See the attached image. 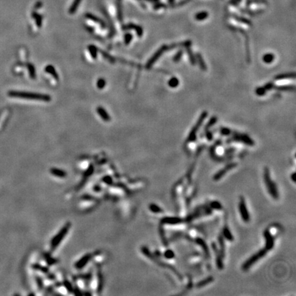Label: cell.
Segmentation results:
<instances>
[{
  "label": "cell",
  "instance_id": "18",
  "mask_svg": "<svg viewBox=\"0 0 296 296\" xmlns=\"http://www.w3.org/2000/svg\"><path fill=\"white\" fill-rule=\"evenodd\" d=\"M28 69H29V71H30V77H32V78L34 79L35 77H36V73H35L34 67L32 66V65L29 64L28 65Z\"/></svg>",
  "mask_w": 296,
  "mask_h": 296
},
{
  "label": "cell",
  "instance_id": "20",
  "mask_svg": "<svg viewBox=\"0 0 296 296\" xmlns=\"http://www.w3.org/2000/svg\"><path fill=\"white\" fill-rule=\"evenodd\" d=\"M150 209H151L153 212H155V213H159V212L162 211V210L160 209V208L158 206L155 205V204L151 205V206H150Z\"/></svg>",
  "mask_w": 296,
  "mask_h": 296
},
{
  "label": "cell",
  "instance_id": "19",
  "mask_svg": "<svg viewBox=\"0 0 296 296\" xmlns=\"http://www.w3.org/2000/svg\"><path fill=\"white\" fill-rule=\"evenodd\" d=\"M165 257L167 258H173L174 257V253L173 251L172 250H167L165 252Z\"/></svg>",
  "mask_w": 296,
  "mask_h": 296
},
{
  "label": "cell",
  "instance_id": "11",
  "mask_svg": "<svg viewBox=\"0 0 296 296\" xmlns=\"http://www.w3.org/2000/svg\"><path fill=\"white\" fill-rule=\"evenodd\" d=\"M86 17L88 19H91L92 20V21H93L95 22H96V23H99L102 25V26H104V22H103L102 20H100L98 18H97L96 17H95L93 15V14H86Z\"/></svg>",
  "mask_w": 296,
  "mask_h": 296
},
{
  "label": "cell",
  "instance_id": "8",
  "mask_svg": "<svg viewBox=\"0 0 296 296\" xmlns=\"http://www.w3.org/2000/svg\"><path fill=\"white\" fill-rule=\"evenodd\" d=\"M82 0H74V2L71 5V6L70 7V8L69 10V12L70 14H74L76 12L77 8H78L79 5L81 2Z\"/></svg>",
  "mask_w": 296,
  "mask_h": 296
},
{
  "label": "cell",
  "instance_id": "6",
  "mask_svg": "<svg viewBox=\"0 0 296 296\" xmlns=\"http://www.w3.org/2000/svg\"><path fill=\"white\" fill-rule=\"evenodd\" d=\"M97 112L99 115V116L101 117L102 119L104 120L105 121H109L110 120V117L108 114V112L105 110V109H103L102 107H97Z\"/></svg>",
  "mask_w": 296,
  "mask_h": 296
},
{
  "label": "cell",
  "instance_id": "21",
  "mask_svg": "<svg viewBox=\"0 0 296 296\" xmlns=\"http://www.w3.org/2000/svg\"><path fill=\"white\" fill-rule=\"evenodd\" d=\"M132 36L130 34H127L125 36V43L126 44H128L131 41V40H132Z\"/></svg>",
  "mask_w": 296,
  "mask_h": 296
},
{
  "label": "cell",
  "instance_id": "1",
  "mask_svg": "<svg viewBox=\"0 0 296 296\" xmlns=\"http://www.w3.org/2000/svg\"><path fill=\"white\" fill-rule=\"evenodd\" d=\"M8 95L11 97H19V98H24L27 99L32 100H38V101L43 102H49L51 100V97L47 95L34 93H28V92H21L12 91L8 93Z\"/></svg>",
  "mask_w": 296,
  "mask_h": 296
},
{
  "label": "cell",
  "instance_id": "22",
  "mask_svg": "<svg viewBox=\"0 0 296 296\" xmlns=\"http://www.w3.org/2000/svg\"><path fill=\"white\" fill-rule=\"evenodd\" d=\"M210 281H211V280H210V278H208V279H206L205 280L202 281V282H200V284H199V285H198V287H202V286H204L206 284H207V283H209L210 282Z\"/></svg>",
  "mask_w": 296,
  "mask_h": 296
},
{
  "label": "cell",
  "instance_id": "4",
  "mask_svg": "<svg viewBox=\"0 0 296 296\" xmlns=\"http://www.w3.org/2000/svg\"><path fill=\"white\" fill-rule=\"evenodd\" d=\"M239 210L243 222L246 223L249 222L250 220V213L248 212L246 205H245V200L243 199V197H241L240 198L239 204Z\"/></svg>",
  "mask_w": 296,
  "mask_h": 296
},
{
  "label": "cell",
  "instance_id": "12",
  "mask_svg": "<svg viewBox=\"0 0 296 296\" xmlns=\"http://www.w3.org/2000/svg\"><path fill=\"white\" fill-rule=\"evenodd\" d=\"M263 59L266 63H271L274 59V56L272 54H267L263 56Z\"/></svg>",
  "mask_w": 296,
  "mask_h": 296
},
{
  "label": "cell",
  "instance_id": "13",
  "mask_svg": "<svg viewBox=\"0 0 296 296\" xmlns=\"http://www.w3.org/2000/svg\"><path fill=\"white\" fill-rule=\"evenodd\" d=\"M32 16H33L34 18L36 19L37 26H38L39 27H41V25H42V19H43L42 17L40 15V14H38L37 13H36V12H34V13L32 14Z\"/></svg>",
  "mask_w": 296,
  "mask_h": 296
},
{
  "label": "cell",
  "instance_id": "7",
  "mask_svg": "<svg viewBox=\"0 0 296 296\" xmlns=\"http://www.w3.org/2000/svg\"><path fill=\"white\" fill-rule=\"evenodd\" d=\"M46 71L48 73V74H51L54 78H56V80L58 79V75L56 71V69H54V67L52 65H47L46 67Z\"/></svg>",
  "mask_w": 296,
  "mask_h": 296
},
{
  "label": "cell",
  "instance_id": "24",
  "mask_svg": "<svg viewBox=\"0 0 296 296\" xmlns=\"http://www.w3.org/2000/svg\"><path fill=\"white\" fill-rule=\"evenodd\" d=\"M146 1H150V2H159V0H146Z\"/></svg>",
  "mask_w": 296,
  "mask_h": 296
},
{
  "label": "cell",
  "instance_id": "17",
  "mask_svg": "<svg viewBox=\"0 0 296 296\" xmlns=\"http://www.w3.org/2000/svg\"><path fill=\"white\" fill-rule=\"evenodd\" d=\"M97 86L99 89H104V87L106 86V81H105V80H104L103 78L99 79L98 80H97Z\"/></svg>",
  "mask_w": 296,
  "mask_h": 296
},
{
  "label": "cell",
  "instance_id": "15",
  "mask_svg": "<svg viewBox=\"0 0 296 296\" xmlns=\"http://www.w3.org/2000/svg\"><path fill=\"white\" fill-rule=\"evenodd\" d=\"M89 52H90V53H91L92 57L95 58L97 57V50L96 47L93 46H90L89 47Z\"/></svg>",
  "mask_w": 296,
  "mask_h": 296
},
{
  "label": "cell",
  "instance_id": "14",
  "mask_svg": "<svg viewBox=\"0 0 296 296\" xmlns=\"http://www.w3.org/2000/svg\"><path fill=\"white\" fill-rule=\"evenodd\" d=\"M178 84H179V81L176 77H173V78H172L169 81V85L172 88L176 87L178 85Z\"/></svg>",
  "mask_w": 296,
  "mask_h": 296
},
{
  "label": "cell",
  "instance_id": "2",
  "mask_svg": "<svg viewBox=\"0 0 296 296\" xmlns=\"http://www.w3.org/2000/svg\"><path fill=\"white\" fill-rule=\"evenodd\" d=\"M264 180H265L266 187H267L268 191V193H269V194L271 195V196H272L273 199L277 200L278 198V191L276 187V184H275V182H273L272 181V178H271L270 173L267 168H266L265 169Z\"/></svg>",
  "mask_w": 296,
  "mask_h": 296
},
{
  "label": "cell",
  "instance_id": "10",
  "mask_svg": "<svg viewBox=\"0 0 296 296\" xmlns=\"http://www.w3.org/2000/svg\"><path fill=\"white\" fill-rule=\"evenodd\" d=\"M209 16V13L207 12L202 11L200 12H198L195 16V19L197 20V21H203V20L206 19Z\"/></svg>",
  "mask_w": 296,
  "mask_h": 296
},
{
  "label": "cell",
  "instance_id": "5",
  "mask_svg": "<svg viewBox=\"0 0 296 296\" xmlns=\"http://www.w3.org/2000/svg\"><path fill=\"white\" fill-rule=\"evenodd\" d=\"M235 166H236L235 164H229L228 165H227L226 167L223 168L222 169H221L220 171L218 172L217 174L215 175V176H214V178H214L215 180H218L221 179L223 176H224L225 174H226V173L229 171L230 169H232V168H234Z\"/></svg>",
  "mask_w": 296,
  "mask_h": 296
},
{
  "label": "cell",
  "instance_id": "23",
  "mask_svg": "<svg viewBox=\"0 0 296 296\" xmlns=\"http://www.w3.org/2000/svg\"><path fill=\"white\" fill-rule=\"evenodd\" d=\"M41 6H42V3H41V2H39L38 3H37V4H36V8H41Z\"/></svg>",
  "mask_w": 296,
  "mask_h": 296
},
{
  "label": "cell",
  "instance_id": "9",
  "mask_svg": "<svg viewBox=\"0 0 296 296\" xmlns=\"http://www.w3.org/2000/svg\"><path fill=\"white\" fill-rule=\"evenodd\" d=\"M124 29H134V30H136V31L137 32V34L139 36H142V34H143V30H142L141 27H139V26H135V25H134V24L128 25V26H125Z\"/></svg>",
  "mask_w": 296,
  "mask_h": 296
},
{
  "label": "cell",
  "instance_id": "3",
  "mask_svg": "<svg viewBox=\"0 0 296 296\" xmlns=\"http://www.w3.org/2000/svg\"><path fill=\"white\" fill-rule=\"evenodd\" d=\"M268 250H269L267 249L266 247H265V249L260 250L259 252L257 253V254H255L254 256H252V257L249 258V259H248L247 261L245 262L244 264H243V269L244 270H247L251 267V266H252V265H254V263L257 261V260H259L260 258H261L263 257H264V256L267 254V252Z\"/></svg>",
  "mask_w": 296,
  "mask_h": 296
},
{
  "label": "cell",
  "instance_id": "16",
  "mask_svg": "<svg viewBox=\"0 0 296 296\" xmlns=\"http://www.w3.org/2000/svg\"><path fill=\"white\" fill-rule=\"evenodd\" d=\"M224 237L226 238V239H228V240H232L233 239L232 235L231 233H230V232L229 231V230H228V228H224Z\"/></svg>",
  "mask_w": 296,
  "mask_h": 296
}]
</instances>
